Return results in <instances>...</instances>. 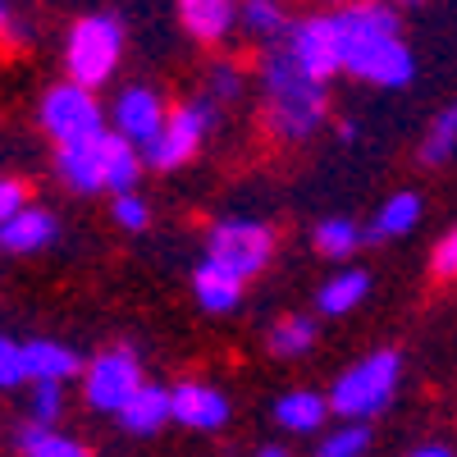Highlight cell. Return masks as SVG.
I'll return each mask as SVG.
<instances>
[{
	"label": "cell",
	"mask_w": 457,
	"mask_h": 457,
	"mask_svg": "<svg viewBox=\"0 0 457 457\" xmlns=\"http://www.w3.org/2000/svg\"><path fill=\"white\" fill-rule=\"evenodd\" d=\"M343 73L375 87H407L416 60L403 42V19L394 5H343L334 10Z\"/></svg>",
	"instance_id": "cell-1"
},
{
	"label": "cell",
	"mask_w": 457,
	"mask_h": 457,
	"mask_svg": "<svg viewBox=\"0 0 457 457\" xmlns=\"http://www.w3.org/2000/svg\"><path fill=\"white\" fill-rule=\"evenodd\" d=\"M261 105L265 129L279 142H307L325 124V83L307 79L288 55L284 42H275L261 60Z\"/></svg>",
	"instance_id": "cell-2"
},
{
	"label": "cell",
	"mask_w": 457,
	"mask_h": 457,
	"mask_svg": "<svg viewBox=\"0 0 457 457\" xmlns=\"http://www.w3.org/2000/svg\"><path fill=\"white\" fill-rule=\"evenodd\" d=\"M398 379H403V357L394 348H375L370 357H361L357 366H348L334 379L329 411H338L343 421H353V426H366L370 416H379L394 403Z\"/></svg>",
	"instance_id": "cell-3"
},
{
	"label": "cell",
	"mask_w": 457,
	"mask_h": 457,
	"mask_svg": "<svg viewBox=\"0 0 457 457\" xmlns=\"http://www.w3.org/2000/svg\"><path fill=\"white\" fill-rule=\"evenodd\" d=\"M124 55V28L114 14H87L69 28V42H64V64H69V83H79L87 92H96L114 64Z\"/></svg>",
	"instance_id": "cell-4"
},
{
	"label": "cell",
	"mask_w": 457,
	"mask_h": 457,
	"mask_svg": "<svg viewBox=\"0 0 457 457\" xmlns=\"http://www.w3.org/2000/svg\"><path fill=\"white\" fill-rule=\"evenodd\" d=\"M275 256V234L256 220H224L211 228L206 238V261L220 265L224 275H234L238 284L256 279Z\"/></svg>",
	"instance_id": "cell-5"
},
{
	"label": "cell",
	"mask_w": 457,
	"mask_h": 457,
	"mask_svg": "<svg viewBox=\"0 0 457 457\" xmlns=\"http://www.w3.org/2000/svg\"><path fill=\"white\" fill-rule=\"evenodd\" d=\"M42 124L55 137V146H79V142L105 133V114H101L96 92H87L79 83H60L42 96Z\"/></svg>",
	"instance_id": "cell-6"
},
{
	"label": "cell",
	"mask_w": 457,
	"mask_h": 457,
	"mask_svg": "<svg viewBox=\"0 0 457 457\" xmlns=\"http://www.w3.org/2000/svg\"><path fill=\"white\" fill-rule=\"evenodd\" d=\"M211 129H215V105H211L206 96H197V101H187V105L170 110L165 133L156 137V146H146L151 170L170 174V170L187 165V161H193L197 151H202V142L211 137Z\"/></svg>",
	"instance_id": "cell-7"
},
{
	"label": "cell",
	"mask_w": 457,
	"mask_h": 457,
	"mask_svg": "<svg viewBox=\"0 0 457 457\" xmlns=\"http://www.w3.org/2000/svg\"><path fill=\"white\" fill-rule=\"evenodd\" d=\"M142 385H146L142 366H137V357H133L129 348H110V353H101V357L83 370V394H87V403H92L96 411H114V416L133 403V394H137Z\"/></svg>",
	"instance_id": "cell-8"
},
{
	"label": "cell",
	"mask_w": 457,
	"mask_h": 457,
	"mask_svg": "<svg viewBox=\"0 0 457 457\" xmlns=\"http://www.w3.org/2000/svg\"><path fill=\"white\" fill-rule=\"evenodd\" d=\"M288 55L297 60V69L316 83H329L334 73H343V51H338V23L334 14H307L302 23L288 28L284 37Z\"/></svg>",
	"instance_id": "cell-9"
},
{
	"label": "cell",
	"mask_w": 457,
	"mask_h": 457,
	"mask_svg": "<svg viewBox=\"0 0 457 457\" xmlns=\"http://www.w3.org/2000/svg\"><path fill=\"white\" fill-rule=\"evenodd\" d=\"M165 124H170V110L151 87H124L120 101H114V133H120L124 142H133L137 151L156 146Z\"/></svg>",
	"instance_id": "cell-10"
},
{
	"label": "cell",
	"mask_w": 457,
	"mask_h": 457,
	"mask_svg": "<svg viewBox=\"0 0 457 457\" xmlns=\"http://www.w3.org/2000/svg\"><path fill=\"white\" fill-rule=\"evenodd\" d=\"M55 174L73 193H101L110 179V133L87 137L79 146H55Z\"/></svg>",
	"instance_id": "cell-11"
},
{
	"label": "cell",
	"mask_w": 457,
	"mask_h": 457,
	"mask_svg": "<svg viewBox=\"0 0 457 457\" xmlns=\"http://www.w3.org/2000/svg\"><path fill=\"white\" fill-rule=\"evenodd\" d=\"M170 411L179 426L211 435V430H224L228 421V398L215 385H206V379H183V385L170 389Z\"/></svg>",
	"instance_id": "cell-12"
},
{
	"label": "cell",
	"mask_w": 457,
	"mask_h": 457,
	"mask_svg": "<svg viewBox=\"0 0 457 457\" xmlns=\"http://www.w3.org/2000/svg\"><path fill=\"white\" fill-rule=\"evenodd\" d=\"M23 361H28V379H32V385H64L69 375L83 370L79 353L64 348V343H51V338L23 343Z\"/></svg>",
	"instance_id": "cell-13"
},
{
	"label": "cell",
	"mask_w": 457,
	"mask_h": 457,
	"mask_svg": "<svg viewBox=\"0 0 457 457\" xmlns=\"http://www.w3.org/2000/svg\"><path fill=\"white\" fill-rule=\"evenodd\" d=\"M179 23L187 28V37H197V42H224L238 23V5H228V0H183Z\"/></svg>",
	"instance_id": "cell-14"
},
{
	"label": "cell",
	"mask_w": 457,
	"mask_h": 457,
	"mask_svg": "<svg viewBox=\"0 0 457 457\" xmlns=\"http://www.w3.org/2000/svg\"><path fill=\"white\" fill-rule=\"evenodd\" d=\"M325 416H329V394H316V389H288L275 403V421L288 435H316L325 426Z\"/></svg>",
	"instance_id": "cell-15"
},
{
	"label": "cell",
	"mask_w": 457,
	"mask_h": 457,
	"mask_svg": "<svg viewBox=\"0 0 457 457\" xmlns=\"http://www.w3.org/2000/svg\"><path fill=\"white\" fill-rule=\"evenodd\" d=\"M55 234H60L55 215L42 211V206H28L10 224H0V247H5V252H42V247L55 243Z\"/></svg>",
	"instance_id": "cell-16"
},
{
	"label": "cell",
	"mask_w": 457,
	"mask_h": 457,
	"mask_svg": "<svg viewBox=\"0 0 457 457\" xmlns=\"http://www.w3.org/2000/svg\"><path fill=\"white\" fill-rule=\"evenodd\" d=\"M165 421H174V411H170V389H161V385H142L133 394V403L120 411V426L129 435H156Z\"/></svg>",
	"instance_id": "cell-17"
},
{
	"label": "cell",
	"mask_w": 457,
	"mask_h": 457,
	"mask_svg": "<svg viewBox=\"0 0 457 457\" xmlns=\"http://www.w3.org/2000/svg\"><path fill=\"white\" fill-rule=\"evenodd\" d=\"M193 293H197V302H202L211 316H228V312H238V302H243V284L234 275H224L220 265H211V261L197 265Z\"/></svg>",
	"instance_id": "cell-18"
},
{
	"label": "cell",
	"mask_w": 457,
	"mask_h": 457,
	"mask_svg": "<svg viewBox=\"0 0 457 457\" xmlns=\"http://www.w3.org/2000/svg\"><path fill=\"white\" fill-rule=\"evenodd\" d=\"M416 220H421V197L416 193H394L389 202H379V211L370 220V243H389V238L411 234Z\"/></svg>",
	"instance_id": "cell-19"
},
{
	"label": "cell",
	"mask_w": 457,
	"mask_h": 457,
	"mask_svg": "<svg viewBox=\"0 0 457 457\" xmlns=\"http://www.w3.org/2000/svg\"><path fill=\"white\" fill-rule=\"evenodd\" d=\"M366 293H370V275L366 270H343V275H334V279L320 284L316 307L325 316H348L353 307H361V302H366Z\"/></svg>",
	"instance_id": "cell-20"
},
{
	"label": "cell",
	"mask_w": 457,
	"mask_h": 457,
	"mask_svg": "<svg viewBox=\"0 0 457 457\" xmlns=\"http://www.w3.org/2000/svg\"><path fill=\"white\" fill-rule=\"evenodd\" d=\"M14 448L23 457H87V448L79 439H69L60 430H42V426H32V421H23L14 430Z\"/></svg>",
	"instance_id": "cell-21"
},
{
	"label": "cell",
	"mask_w": 457,
	"mask_h": 457,
	"mask_svg": "<svg viewBox=\"0 0 457 457\" xmlns=\"http://www.w3.org/2000/svg\"><path fill=\"white\" fill-rule=\"evenodd\" d=\"M316 343V320L312 316H284L270 325V334H265V348H270L275 357H302Z\"/></svg>",
	"instance_id": "cell-22"
},
{
	"label": "cell",
	"mask_w": 457,
	"mask_h": 457,
	"mask_svg": "<svg viewBox=\"0 0 457 457\" xmlns=\"http://www.w3.org/2000/svg\"><path fill=\"white\" fill-rule=\"evenodd\" d=\"M137 174H142V151L133 142H124L120 133H110V179H105V187L114 197H129L137 187Z\"/></svg>",
	"instance_id": "cell-23"
},
{
	"label": "cell",
	"mask_w": 457,
	"mask_h": 457,
	"mask_svg": "<svg viewBox=\"0 0 457 457\" xmlns=\"http://www.w3.org/2000/svg\"><path fill=\"white\" fill-rule=\"evenodd\" d=\"M453 151H457V101L435 114V124L416 156H421V165H444V161H453Z\"/></svg>",
	"instance_id": "cell-24"
},
{
	"label": "cell",
	"mask_w": 457,
	"mask_h": 457,
	"mask_svg": "<svg viewBox=\"0 0 457 457\" xmlns=\"http://www.w3.org/2000/svg\"><path fill=\"white\" fill-rule=\"evenodd\" d=\"M238 19H243V28L252 32V37H265V42H284L288 37V14L279 10V5H270V0H247V5L238 10Z\"/></svg>",
	"instance_id": "cell-25"
},
{
	"label": "cell",
	"mask_w": 457,
	"mask_h": 457,
	"mask_svg": "<svg viewBox=\"0 0 457 457\" xmlns=\"http://www.w3.org/2000/svg\"><path fill=\"white\" fill-rule=\"evenodd\" d=\"M312 243H316V252L320 256H353L357 247H361V228L353 224V220H338V215H329V220H320L316 224V234H312Z\"/></svg>",
	"instance_id": "cell-26"
},
{
	"label": "cell",
	"mask_w": 457,
	"mask_h": 457,
	"mask_svg": "<svg viewBox=\"0 0 457 457\" xmlns=\"http://www.w3.org/2000/svg\"><path fill=\"white\" fill-rule=\"evenodd\" d=\"M370 448V426H353L343 421L338 430H325L316 439V457H366Z\"/></svg>",
	"instance_id": "cell-27"
},
{
	"label": "cell",
	"mask_w": 457,
	"mask_h": 457,
	"mask_svg": "<svg viewBox=\"0 0 457 457\" xmlns=\"http://www.w3.org/2000/svg\"><path fill=\"white\" fill-rule=\"evenodd\" d=\"M238 96H243V69H238L234 60H215V64H206V101L220 110V105L238 101Z\"/></svg>",
	"instance_id": "cell-28"
},
{
	"label": "cell",
	"mask_w": 457,
	"mask_h": 457,
	"mask_svg": "<svg viewBox=\"0 0 457 457\" xmlns=\"http://www.w3.org/2000/svg\"><path fill=\"white\" fill-rule=\"evenodd\" d=\"M60 416H64V394H60V385H32L28 421H32V426H42V430H51Z\"/></svg>",
	"instance_id": "cell-29"
},
{
	"label": "cell",
	"mask_w": 457,
	"mask_h": 457,
	"mask_svg": "<svg viewBox=\"0 0 457 457\" xmlns=\"http://www.w3.org/2000/svg\"><path fill=\"white\" fill-rule=\"evenodd\" d=\"M28 379V361H23V343L0 338V389H14Z\"/></svg>",
	"instance_id": "cell-30"
},
{
	"label": "cell",
	"mask_w": 457,
	"mask_h": 457,
	"mask_svg": "<svg viewBox=\"0 0 457 457\" xmlns=\"http://www.w3.org/2000/svg\"><path fill=\"white\" fill-rule=\"evenodd\" d=\"M430 270H435V279H457V224L435 243V252H430Z\"/></svg>",
	"instance_id": "cell-31"
},
{
	"label": "cell",
	"mask_w": 457,
	"mask_h": 457,
	"mask_svg": "<svg viewBox=\"0 0 457 457\" xmlns=\"http://www.w3.org/2000/svg\"><path fill=\"white\" fill-rule=\"evenodd\" d=\"M23 211H28V187L19 179H0V224H10Z\"/></svg>",
	"instance_id": "cell-32"
},
{
	"label": "cell",
	"mask_w": 457,
	"mask_h": 457,
	"mask_svg": "<svg viewBox=\"0 0 457 457\" xmlns=\"http://www.w3.org/2000/svg\"><path fill=\"white\" fill-rule=\"evenodd\" d=\"M114 220H120L124 228H146L151 224V211H146V202L137 197V193H129V197H114Z\"/></svg>",
	"instance_id": "cell-33"
},
{
	"label": "cell",
	"mask_w": 457,
	"mask_h": 457,
	"mask_svg": "<svg viewBox=\"0 0 457 457\" xmlns=\"http://www.w3.org/2000/svg\"><path fill=\"white\" fill-rule=\"evenodd\" d=\"M407 457H457L453 448H444V444H421L416 453H407Z\"/></svg>",
	"instance_id": "cell-34"
},
{
	"label": "cell",
	"mask_w": 457,
	"mask_h": 457,
	"mask_svg": "<svg viewBox=\"0 0 457 457\" xmlns=\"http://www.w3.org/2000/svg\"><path fill=\"white\" fill-rule=\"evenodd\" d=\"M256 457H288V448L284 444H265V448H256Z\"/></svg>",
	"instance_id": "cell-35"
}]
</instances>
